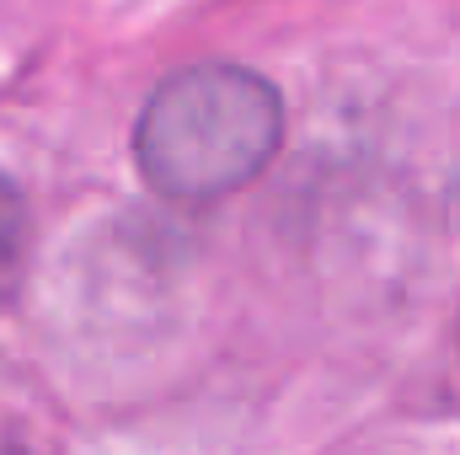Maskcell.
I'll use <instances>...</instances> for the list:
<instances>
[{
  "label": "cell",
  "instance_id": "1",
  "mask_svg": "<svg viewBox=\"0 0 460 455\" xmlns=\"http://www.w3.org/2000/svg\"><path fill=\"white\" fill-rule=\"evenodd\" d=\"M279 92L241 65H188L166 76L134 129L145 183L177 204H209L246 188L279 150Z\"/></svg>",
  "mask_w": 460,
  "mask_h": 455
},
{
  "label": "cell",
  "instance_id": "2",
  "mask_svg": "<svg viewBox=\"0 0 460 455\" xmlns=\"http://www.w3.org/2000/svg\"><path fill=\"white\" fill-rule=\"evenodd\" d=\"M27 273V210L11 177H0V311L16 300Z\"/></svg>",
  "mask_w": 460,
  "mask_h": 455
}]
</instances>
